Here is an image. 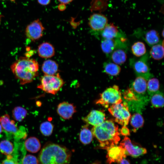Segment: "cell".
I'll list each match as a JSON object with an SVG mask.
<instances>
[{"mask_svg": "<svg viewBox=\"0 0 164 164\" xmlns=\"http://www.w3.org/2000/svg\"><path fill=\"white\" fill-rule=\"evenodd\" d=\"M91 131L101 149L107 150L117 145L120 140L118 126L111 120H105L101 124L94 126Z\"/></svg>", "mask_w": 164, "mask_h": 164, "instance_id": "6da1fadb", "label": "cell"}, {"mask_svg": "<svg viewBox=\"0 0 164 164\" xmlns=\"http://www.w3.org/2000/svg\"><path fill=\"white\" fill-rule=\"evenodd\" d=\"M71 152L64 146L51 142L46 143L39 155V164H69Z\"/></svg>", "mask_w": 164, "mask_h": 164, "instance_id": "7a4b0ae2", "label": "cell"}, {"mask_svg": "<svg viewBox=\"0 0 164 164\" xmlns=\"http://www.w3.org/2000/svg\"><path fill=\"white\" fill-rule=\"evenodd\" d=\"M10 68L21 85L31 82L38 76V62L26 56L19 57L11 65Z\"/></svg>", "mask_w": 164, "mask_h": 164, "instance_id": "3957f363", "label": "cell"}, {"mask_svg": "<svg viewBox=\"0 0 164 164\" xmlns=\"http://www.w3.org/2000/svg\"><path fill=\"white\" fill-rule=\"evenodd\" d=\"M40 84L37 87L45 92L56 94L64 84L59 73L53 75H45L40 79Z\"/></svg>", "mask_w": 164, "mask_h": 164, "instance_id": "277c9868", "label": "cell"}, {"mask_svg": "<svg viewBox=\"0 0 164 164\" xmlns=\"http://www.w3.org/2000/svg\"><path fill=\"white\" fill-rule=\"evenodd\" d=\"M121 92L118 86L114 85L108 88L100 95V97L95 103L105 108L109 106L121 103L122 100Z\"/></svg>", "mask_w": 164, "mask_h": 164, "instance_id": "5b68a950", "label": "cell"}, {"mask_svg": "<svg viewBox=\"0 0 164 164\" xmlns=\"http://www.w3.org/2000/svg\"><path fill=\"white\" fill-rule=\"evenodd\" d=\"M108 111L115 118L116 122L123 126L128 124L131 115L126 102L112 105L108 107Z\"/></svg>", "mask_w": 164, "mask_h": 164, "instance_id": "8992f818", "label": "cell"}, {"mask_svg": "<svg viewBox=\"0 0 164 164\" xmlns=\"http://www.w3.org/2000/svg\"><path fill=\"white\" fill-rule=\"evenodd\" d=\"M119 145L125 150L126 155L134 158L138 157L147 152L146 149L139 145L132 142L130 138L127 136H125L121 141Z\"/></svg>", "mask_w": 164, "mask_h": 164, "instance_id": "52a82bcc", "label": "cell"}, {"mask_svg": "<svg viewBox=\"0 0 164 164\" xmlns=\"http://www.w3.org/2000/svg\"><path fill=\"white\" fill-rule=\"evenodd\" d=\"M45 29L41 21L37 19L27 26L25 30V35L28 39L35 41L42 37Z\"/></svg>", "mask_w": 164, "mask_h": 164, "instance_id": "ba28073f", "label": "cell"}, {"mask_svg": "<svg viewBox=\"0 0 164 164\" xmlns=\"http://www.w3.org/2000/svg\"><path fill=\"white\" fill-rule=\"evenodd\" d=\"M144 56L139 60L134 62L132 65L137 76L142 77L148 80L152 78V76L150 72L149 67L147 63V56Z\"/></svg>", "mask_w": 164, "mask_h": 164, "instance_id": "9c48e42d", "label": "cell"}, {"mask_svg": "<svg viewBox=\"0 0 164 164\" xmlns=\"http://www.w3.org/2000/svg\"><path fill=\"white\" fill-rule=\"evenodd\" d=\"M0 123L5 131L12 134L16 138H22L26 136L19 129L15 121L10 120L9 114H5L0 117Z\"/></svg>", "mask_w": 164, "mask_h": 164, "instance_id": "30bf717a", "label": "cell"}, {"mask_svg": "<svg viewBox=\"0 0 164 164\" xmlns=\"http://www.w3.org/2000/svg\"><path fill=\"white\" fill-rule=\"evenodd\" d=\"M107 162L108 164L113 163H120L121 161L126 157L125 150L120 145L113 146L107 150Z\"/></svg>", "mask_w": 164, "mask_h": 164, "instance_id": "8fae6325", "label": "cell"}, {"mask_svg": "<svg viewBox=\"0 0 164 164\" xmlns=\"http://www.w3.org/2000/svg\"><path fill=\"white\" fill-rule=\"evenodd\" d=\"M108 23V19L104 15L99 13H94L91 15L89 19L88 25L94 31H102Z\"/></svg>", "mask_w": 164, "mask_h": 164, "instance_id": "7c38bea8", "label": "cell"}, {"mask_svg": "<svg viewBox=\"0 0 164 164\" xmlns=\"http://www.w3.org/2000/svg\"><path fill=\"white\" fill-rule=\"evenodd\" d=\"M147 80L143 77L137 76L133 82L130 88L136 101H139L147 91Z\"/></svg>", "mask_w": 164, "mask_h": 164, "instance_id": "4fadbf2b", "label": "cell"}, {"mask_svg": "<svg viewBox=\"0 0 164 164\" xmlns=\"http://www.w3.org/2000/svg\"><path fill=\"white\" fill-rule=\"evenodd\" d=\"M82 119L87 125L95 126L101 124L105 120V115L101 110H93Z\"/></svg>", "mask_w": 164, "mask_h": 164, "instance_id": "5bb4252c", "label": "cell"}, {"mask_svg": "<svg viewBox=\"0 0 164 164\" xmlns=\"http://www.w3.org/2000/svg\"><path fill=\"white\" fill-rule=\"evenodd\" d=\"M57 112L59 115L65 120L70 119L76 112V107L73 104L64 101L57 106Z\"/></svg>", "mask_w": 164, "mask_h": 164, "instance_id": "9a60e30c", "label": "cell"}, {"mask_svg": "<svg viewBox=\"0 0 164 164\" xmlns=\"http://www.w3.org/2000/svg\"><path fill=\"white\" fill-rule=\"evenodd\" d=\"M122 41L119 39H103L101 41V47L103 52L107 55H110L112 52L118 47H123Z\"/></svg>", "mask_w": 164, "mask_h": 164, "instance_id": "2e32d148", "label": "cell"}, {"mask_svg": "<svg viewBox=\"0 0 164 164\" xmlns=\"http://www.w3.org/2000/svg\"><path fill=\"white\" fill-rule=\"evenodd\" d=\"M39 56L43 58L47 59L53 56L55 54V49L52 44L45 42L39 45L38 49Z\"/></svg>", "mask_w": 164, "mask_h": 164, "instance_id": "e0dca14e", "label": "cell"}, {"mask_svg": "<svg viewBox=\"0 0 164 164\" xmlns=\"http://www.w3.org/2000/svg\"><path fill=\"white\" fill-rule=\"evenodd\" d=\"M123 47H118L115 49L111 54V58L114 63L121 65L126 61L127 55Z\"/></svg>", "mask_w": 164, "mask_h": 164, "instance_id": "ac0fdd59", "label": "cell"}, {"mask_svg": "<svg viewBox=\"0 0 164 164\" xmlns=\"http://www.w3.org/2000/svg\"><path fill=\"white\" fill-rule=\"evenodd\" d=\"M41 68L44 74L53 75L56 73L58 71V65L55 61L48 60L43 62Z\"/></svg>", "mask_w": 164, "mask_h": 164, "instance_id": "d6986e66", "label": "cell"}, {"mask_svg": "<svg viewBox=\"0 0 164 164\" xmlns=\"http://www.w3.org/2000/svg\"><path fill=\"white\" fill-rule=\"evenodd\" d=\"M101 32L103 39H114L118 36V27L113 23L107 24Z\"/></svg>", "mask_w": 164, "mask_h": 164, "instance_id": "ffe728a7", "label": "cell"}, {"mask_svg": "<svg viewBox=\"0 0 164 164\" xmlns=\"http://www.w3.org/2000/svg\"><path fill=\"white\" fill-rule=\"evenodd\" d=\"M26 149L32 153L37 152L40 150L41 145L39 140L35 137H31L26 140L24 142Z\"/></svg>", "mask_w": 164, "mask_h": 164, "instance_id": "44dd1931", "label": "cell"}, {"mask_svg": "<svg viewBox=\"0 0 164 164\" xmlns=\"http://www.w3.org/2000/svg\"><path fill=\"white\" fill-rule=\"evenodd\" d=\"M88 126L87 124L82 127L79 135L80 141L84 145L90 143L93 140V134Z\"/></svg>", "mask_w": 164, "mask_h": 164, "instance_id": "7402d4cb", "label": "cell"}, {"mask_svg": "<svg viewBox=\"0 0 164 164\" xmlns=\"http://www.w3.org/2000/svg\"><path fill=\"white\" fill-rule=\"evenodd\" d=\"M163 41L162 42L155 45L152 46L150 50V55L153 59L159 60L164 57Z\"/></svg>", "mask_w": 164, "mask_h": 164, "instance_id": "603a6c76", "label": "cell"}, {"mask_svg": "<svg viewBox=\"0 0 164 164\" xmlns=\"http://www.w3.org/2000/svg\"><path fill=\"white\" fill-rule=\"evenodd\" d=\"M145 40L150 46L160 42V38L158 32L155 30H151L147 32L145 36Z\"/></svg>", "mask_w": 164, "mask_h": 164, "instance_id": "cb8c5ba5", "label": "cell"}, {"mask_svg": "<svg viewBox=\"0 0 164 164\" xmlns=\"http://www.w3.org/2000/svg\"><path fill=\"white\" fill-rule=\"evenodd\" d=\"M108 0H92L90 4L91 11L101 12L105 11L108 6Z\"/></svg>", "mask_w": 164, "mask_h": 164, "instance_id": "d4e9b609", "label": "cell"}, {"mask_svg": "<svg viewBox=\"0 0 164 164\" xmlns=\"http://www.w3.org/2000/svg\"><path fill=\"white\" fill-rule=\"evenodd\" d=\"M104 71L106 73L112 76L118 75L121 71V67L114 63L105 62L103 64Z\"/></svg>", "mask_w": 164, "mask_h": 164, "instance_id": "484cf974", "label": "cell"}, {"mask_svg": "<svg viewBox=\"0 0 164 164\" xmlns=\"http://www.w3.org/2000/svg\"><path fill=\"white\" fill-rule=\"evenodd\" d=\"M133 54L137 57L143 56L146 52V49L144 43L138 41L134 43L132 46Z\"/></svg>", "mask_w": 164, "mask_h": 164, "instance_id": "4316f807", "label": "cell"}, {"mask_svg": "<svg viewBox=\"0 0 164 164\" xmlns=\"http://www.w3.org/2000/svg\"><path fill=\"white\" fill-rule=\"evenodd\" d=\"M150 96L151 104L154 108H159L163 106L164 98L162 93L158 91Z\"/></svg>", "mask_w": 164, "mask_h": 164, "instance_id": "83f0119b", "label": "cell"}, {"mask_svg": "<svg viewBox=\"0 0 164 164\" xmlns=\"http://www.w3.org/2000/svg\"><path fill=\"white\" fill-rule=\"evenodd\" d=\"M148 80L147 84V91L151 96L159 91V80L155 78H151Z\"/></svg>", "mask_w": 164, "mask_h": 164, "instance_id": "f1b7e54d", "label": "cell"}, {"mask_svg": "<svg viewBox=\"0 0 164 164\" xmlns=\"http://www.w3.org/2000/svg\"><path fill=\"white\" fill-rule=\"evenodd\" d=\"M27 114L26 109L21 106L15 107L12 111L13 118L18 121H22L25 118Z\"/></svg>", "mask_w": 164, "mask_h": 164, "instance_id": "f546056e", "label": "cell"}, {"mask_svg": "<svg viewBox=\"0 0 164 164\" xmlns=\"http://www.w3.org/2000/svg\"><path fill=\"white\" fill-rule=\"evenodd\" d=\"M13 150V145L10 141L5 140L0 142V152L2 154L9 155L12 153Z\"/></svg>", "mask_w": 164, "mask_h": 164, "instance_id": "4dcf8cb0", "label": "cell"}, {"mask_svg": "<svg viewBox=\"0 0 164 164\" xmlns=\"http://www.w3.org/2000/svg\"><path fill=\"white\" fill-rule=\"evenodd\" d=\"M130 124L135 129H138L142 127L144 123V119L139 114H134L130 119Z\"/></svg>", "mask_w": 164, "mask_h": 164, "instance_id": "1f68e13d", "label": "cell"}, {"mask_svg": "<svg viewBox=\"0 0 164 164\" xmlns=\"http://www.w3.org/2000/svg\"><path fill=\"white\" fill-rule=\"evenodd\" d=\"M53 127V125L52 123L46 121L41 124L39 129L41 132L44 136H48L52 134Z\"/></svg>", "mask_w": 164, "mask_h": 164, "instance_id": "d6a6232c", "label": "cell"}, {"mask_svg": "<svg viewBox=\"0 0 164 164\" xmlns=\"http://www.w3.org/2000/svg\"><path fill=\"white\" fill-rule=\"evenodd\" d=\"M38 161L36 157L32 155L25 156L22 160V164H38Z\"/></svg>", "mask_w": 164, "mask_h": 164, "instance_id": "836d02e7", "label": "cell"}, {"mask_svg": "<svg viewBox=\"0 0 164 164\" xmlns=\"http://www.w3.org/2000/svg\"><path fill=\"white\" fill-rule=\"evenodd\" d=\"M121 133L124 136H127L130 135V131L126 126H123L121 130Z\"/></svg>", "mask_w": 164, "mask_h": 164, "instance_id": "e575fe53", "label": "cell"}, {"mask_svg": "<svg viewBox=\"0 0 164 164\" xmlns=\"http://www.w3.org/2000/svg\"><path fill=\"white\" fill-rule=\"evenodd\" d=\"M1 164H17V163L12 159L8 158L4 160Z\"/></svg>", "mask_w": 164, "mask_h": 164, "instance_id": "d590c367", "label": "cell"}, {"mask_svg": "<svg viewBox=\"0 0 164 164\" xmlns=\"http://www.w3.org/2000/svg\"><path fill=\"white\" fill-rule=\"evenodd\" d=\"M51 0H37L38 2L43 5H47L50 4Z\"/></svg>", "mask_w": 164, "mask_h": 164, "instance_id": "8d00e7d4", "label": "cell"}, {"mask_svg": "<svg viewBox=\"0 0 164 164\" xmlns=\"http://www.w3.org/2000/svg\"><path fill=\"white\" fill-rule=\"evenodd\" d=\"M58 8L60 11H63L65 10L66 7L65 4L61 3L58 5Z\"/></svg>", "mask_w": 164, "mask_h": 164, "instance_id": "74e56055", "label": "cell"}, {"mask_svg": "<svg viewBox=\"0 0 164 164\" xmlns=\"http://www.w3.org/2000/svg\"><path fill=\"white\" fill-rule=\"evenodd\" d=\"M61 3L68 4L72 2L73 0H58Z\"/></svg>", "mask_w": 164, "mask_h": 164, "instance_id": "f35d334b", "label": "cell"}, {"mask_svg": "<svg viewBox=\"0 0 164 164\" xmlns=\"http://www.w3.org/2000/svg\"><path fill=\"white\" fill-rule=\"evenodd\" d=\"M120 163V164H130L129 161L125 158L123 159Z\"/></svg>", "mask_w": 164, "mask_h": 164, "instance_id": "ab89813d", "label": "cell"}, {"mask_svg": "<svg viewBox=\"0 0 164 164\" xmlns=\"http://www.w3.org/2000/svg\"><path fill=\"white\" fill-rule=\"evenodd\" d=\"M2 131H3V128H2V127L1 124L0 123V138H1L2 136Z\"/></svg>", "mask_w": 164, "mask_h": 164, "instance_id": "60d3db41", "label": "cell"}, {"mask_svg": "<svg viewBox=\"0 0 164 164\" xmlns=\"http://www.w3.org/2000/svg\"><path fill=\"white\" fill-rule=\"evenodd\" d=\"M164 30H163L162 31V37H163V36H164Z\"/></svg>", "mask_w": 164, "mask_h": 164, "instance_id": "b9f144b4", "label": "cell"}, {"mask_svg": "<svg viewBox=\"0 0 164 164\" xmlns=\"http://www.w3.org/2000/svg\"></svg>", "mask_w": 164, "mask_h": 164, "instance_id": "7bdbcfd3", "label": "cell"}]
</instances>
